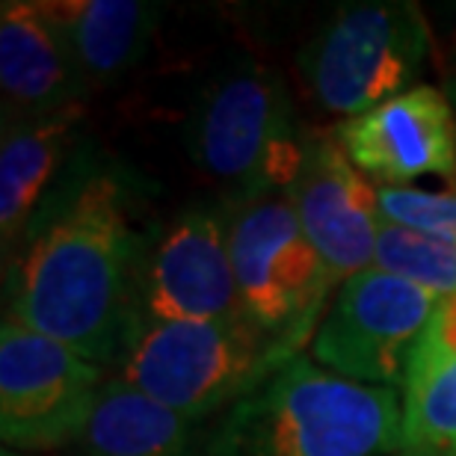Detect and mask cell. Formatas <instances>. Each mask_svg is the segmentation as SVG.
I'll use <instances>...</instances> for the list:
<instances>
[{
	"label": "cell",
	"mask_w": 456,
	"mask_h": 456,
	"mask_svg": "<svg viewBox=\"0 0 456 456\" xmlns=\"http://www.w3.org/2000/svg\"><path fill=\"white\" fill-rule=\"evenodd\" d=\"M140 178L93 140L4 255L12 321L116 364L136 330V273L149 225L136 228Z\"/></svg>",
	"instance_id": "6da1fadb"
},
{
	"label": "cell",
	"mask_w": 456,
	"mask_h": 456,
	"mask_svg": "<svg viewBox=\"0 0 456 456\" xmlns=\"http://www.w3.org/2000/svg\"><path fill=\"white\" fill-rule=\"evenodd\" d=\"M403 400L297 353L243 395L208 436L205 456H397Z\"/></svg>",
	"instance_id": "7a4b0ae2"
},
{
	"label": "cell",
	"mask_w": 456,
	"mask_h": 456,
	"mask_svg": "<svg viewBox=\"0 0 456 456\" xmlns=\"http://www.w3.org/2000/svg\"><path fill=\"white\" fill-rule=\"evenodd\" d=\"M184 140L223 199L290 190L305 158L288 80L255 57L223 62L196 89Z\"/></svg>",
	"instance_id": "3957f363"
},
{
	"label": "cell",
	"mask_w": 456,
	"mask_h": 456,
	"mask_svg": "<svg viewBox=\"0 0 456 456\" xmlns=\"http://www.w3.org/2000/svg\"><path fill=\"white\" fill-rule=\"evenodd\" d=\"M294 359L243 314L220 321L140 323L116 362L118 379L199 424Z\"/></svg>",
	"instance_id": "277c9868"
},
{
	"label": "cell",
	"mask_w": 456,
	"mask_h": 456,
	"mask_svg": "<svg viewBox=\"0 0 456 456\" xmlns=\"http://www.w3.org/2000/svg\"><path fill=\"white\" fill-rule=\"evenodd\" d=\"M225 202L240 312L273 344L297 355L314 338L338 285L305 237L288 190Z\"/></svg>",
	"instance_id": "5b68a950"
},
{
	"label": "cell",
	"mask_w": 456,
	"mask_h": 456,
	"mask_svg": "<svg viewBox=\"0 0 456 456\" xmlns=\"http://www.w3.org/2000/svg\"><path fill=\"white\" fill-rule=\"evenodd\" d=\"M430 53L424 12L406 0L346 4L303 51L308 93L330 113L362 116L412 89Z\"/></svg>",
	"instance_id": "8992f818"
},
{
	"label": "cell",
	"mask_w": 456,
	"mask_h": 456,
	"mask_svg": "<svg viewBox=\"0 0 456 456\" xmlns=\"http://www.w3.org/2000/svg\"><path fill=\"white\" fill-rule=\"evenodd\" d=\"M439 305L430 290L368 267L338 288L312 338V359L335 377L403 391Z\"/></svg>",
	"instance_id": "52a82bcc"
},
{
	"label": "cell",
	"mask_w": 456,
	"mask_h": 456,
	"mask_svg": "<svg viewBox=\"0 0 456 456\" xmlns=\"http://www.w3.org/2000/svg\"><path fill=\"white\" fill-rule=\"evenodd\" d=\"M228 202L193 199L149 225L136 273V326L237 317Z\"/></svg>",
	"instance_id": "ba28073f"
},
{
	"label": "cell",
	"mask_w": 456,
	"mask_h": 456,
	"mask_svg": "<svg viewBox=\"0 0 456 456\" xmlns=\"http://www.w3.org/2000/svg\"><path fill=\"white\" fill-rule=\"evenodd\" d=\"M104 373L66 344L4 317L0 326V436L15 453L80 442L104 388Z\"/></svg>",
	"instance_id": "9c48e42d"
},
{
	"label": "cell",
	"mask_w": 456,
	"mask_h": 456,
	"mask_svg": "<svg viewBox=\"0 0 456 456\" xmlns=\"http://www.w3.org/2000/svg\"><path fill=\"white\" fill-rule=\"evenodd\" d=\"M335 142L379 187H403L421 175L456 178V110L444 89L409 93L335 127Z\"/></svg>",
	"instance_id": "30bf717a"
},
{
	"label": "cell",
	"mask_w": 456,
	"mask_h": 456,
	"mask_svg": "<svg viewBox=\"0 0 456 456\" xmlns=\"http://www.w3.org/2000/svg\"><path fill=\"white\" fill-rule=\"evenodd\" d=\"M288 196L335 285L341 288L346 279L373 267L386 223L377 187L359 175L335 136H308L303 167Z\"/></svg>",
	"instance_id": "8fae6325"
},
{
	"label": "cell",
	"mask_w": 456,
	"mask_h": 456,
	"mask_svg": "<svg viewBox=\"0 0 456 456\" xmlns=\"http://www.w3.org/2000/svg\"><path fill=\"white\" fill-rule=\"evenodd\" d=\"M4 125L84 107L89 80L53 4L6 0L0 6Z\"/></svg>",
	"instance_id": "7c38bea8"
},
{
	"label": "cell",
	"mask_w": 456,
	"mask_h": 456,
	"mask_svg": "<svg viewBox=\"0 0 456 456\" xmlns=\"http://www.w3.org/2000/svg\"><path fill=\"white\" fill-rule=\"evenodd\" d=\"M84 107L4 125L0 142V240L18 243L69 163L84 149Z\"/></svg>",
	"instance_id": "4fadbf2b"
},
{
	"label": "cell",
	"mask_w": 456,
	"mask_h": 456,
	"mask_svg": "<svg viewBox=\"0 0 456 456\" xmlns=\"http://www.w3.org/2000/svg\"><path fill=\"white\" fill-rule=\"evenodd\" d=\"M77 444L84 456H196V424L110 377Z\"/></svg>",
	"instance_id": "5bb4252c"
},
{
	"label": "cell",
	"mask_w": 456,
	"mask_h": 456,
	"mask_svg": "<svg viewBox=\"0 0 456 456\" xmlns=\"http://www.w3.org/2000/svg\"><path fill=\"white\" fill-rule=\"evenodd\" d=\"M77 66L89 86H102L140 66L163 18V6L140 0H77L53 4Z\"/></svg>",
	"instance_id": "9a60e30c"
},
{
	"label": "cell",
	"mask_w": 456,
	"mask_h": 456,
	"mask_svg": "<svg viewBox=\"0 0 456 456\" xmlns=\"http://www.w3.org/2000/svg\"><path fill=\"white\" fill-rule=\"evenodd\" d=\"M397 456H456V353L421 338L403 388Z\"/></svg>",
	"instance_id": "2e32d148"
},
{
	"label": "cell",
	"mask_w": 456,
	"mask_h": 456,
	"mask_svg": "<svg viewBox=\"0 0 456 456\" xmlns=\"http://www.w3.org/2000/svg\"><path fill=\"white\" fill-rule=\"evenodd\" d=\"M373 267L412 281L439 299L456 297V243L451 240L382 223Z\"/></svg>",
	"instance_id": "e0dca14e"
},
{
	"label": "cell",
	"mask_w": 456,
	"mask_h": 456,
	"mask_svg": "<svg viewBox=\"0 0 456 456\" xmlns=\"http://www.w3.org/2000/svg\"><path fill=\"white\" fill-rule=\"evenodd\" d=\"M377 199L386 223L456 243V190L377 187Z\"/></svg>",
	"instance_id": "ac0fdd59"
},
{
	"label": "cell",
	"mask_w": 456,
	"mask_h": 456,
	"mask_svg": "<svg viewBox=\"0 0 456 456\" xmlns=\"http://www.w3.org/2000/svg\"><path fill=\"white\" fill-rule=\"evenodd\" d=\"M427 338H430L436 346H442V350L448 353H456V297H448L442 299L439 312H436L433 323L427 326Z\"/></svg>",
	"instance_id": "d6986e66"
},
{
	"label": "cell",
	"mask_w": 456,
	"mask_h": 456,
	"mask_svg": "<svg viewBox=\"0 0 456 456\" xmlns=\"http://www.w3.org/2000/svg\"><path fill=\"white\" fill-rule=\"evenodd\" d=\"M444 93H448L453 110H456V60H453V69L448 71V84H444Z\"/></svg>",
	"instance_id": "ffe728a7"
},
{
	"label": "cell",
	"mask_w": 456,
	"mask_h": 456,
	"mask_svg": "<svg viewBox=\"0 0 456 456\" xmlns=\"http://www.w3.org/2000/svg\"><path fill=\"white\" fill-rule=\"evenodd\" d=\"M4 456H21V453H15V451H6V448H4Z\"/></svg>",
	"instance_id": "44dd1931"
}]
</instances>
